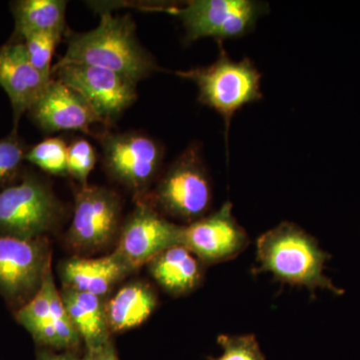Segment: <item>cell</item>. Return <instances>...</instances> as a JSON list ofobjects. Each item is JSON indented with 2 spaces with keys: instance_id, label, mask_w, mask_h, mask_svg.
<instances>
[{
  "instance_id": "25",
  "label": "cell",
  "mask_w": 360,
  "mask_h": 360,
  "mask_svg": "<svg viewBox=\"0 0 360 360\" xmlns=\"http://www.w3.org/2000/svg\"><path fill=\"white\" fill-rule=\"evenodd\" d=\"M25 158L20 142L14 139H0V186L13 179Z\"/></svg>"
},
{
  "instance_id": "15",
  "label": "cell",
  "mask_w": 360,
  "mask_h": 360,
  "mask_svg": "<svg viewBox=\"0 0 360 360\" xmlns=\"http://www.w3.org/2000/svg\"><path fill=\"white\" fill-rule=\"evenodd\" d=\"M131 271L115 251L108 257L92 259L70 258L63 262L60 269L65 288L101 298Z\"/></svg>"
},
{
  "instance_id": "18",
  "label": "cell",
  "mask_w": 360,
  "mask_h": 360,
  "mask_svg": "<svg viewBox=\"0 0 360 360\" xmlns=\"http://www.w3.org/2000/svg\"><path fill=\"white\" fill-rule=\"evenodd\" d=\"M158 305L155 291L148 284L130 283L105 304L106 319L111 333H122L141 326Z\"/></svg>"
},
{
  "instance_id": "13",
  "label": "cell",
  "mask_w": 360,
  "mask_h": 360,
  "mask_svg": "<svg viewBox=\"0 0 360 360\" xmlns=\"http://www.w3.org/2000/svg\"><path fill=\"white\" fill-rule=\"evenodd\" d=\"M28 111L40 129L49 134L63 130L90 134L92 125L103 124L82 94L56 78H52Z\"/></svg>"
},
{
  "instance_id": "26",
  "label": "cell",
  "mask_w": 360,
  "mask_h": 360,
  "mask_svg": "<svg viewBox=\"0 0 360 360\" xmlns=\"http://www.w3.org/2000/svg\"><path fill=\"white\" fill-rule=\"evenodd\" d=\"M80 360H120L111 340L98 347L85 348L84 356Z\"/></svg>"
},
{
  "instance_id": "19",
  "label": "cell",
  "mask_w": 360,
  "mask_h": 360,
  "mask_svg": "<svg viewBox=\"0 0 360 360\" xmlns=\"http://www.w3.org/2000/svg\"><path fill=\"white\" fill-rule=\"evenodd\" d=\"M68 2L63 0H21L14 4L18 34L49 32L65 34Z\"/></svg>"
},
{
  "instance_id": "4",
  "label": "cell",
  "mask_w": 360,
  "mask_h": 360,
  "mask_svg": "<svg viewBox=\"0 0 360 360\" xmlns=\"http://www.w3.org/2000/svg\"><path fill=\"white\" fill-rule=\"evenodd\" d=\"M212 201L200 149L191 146L162 174L148 202L160 212L191 224L205 217Z\"/></svg>"
},
{
  "instance_id": "1",
  "label": "cell",
  "mask_w": 360,
  "mask_h": 360,
  "mask_svg": "<svg viewBox=\"0 0 360 360\" xmlns=\"http://www.w3.org/2000/svg\"><path fill=\"white\" fill-rule=\"evenodd\" d=\"M68 65L106 68L136 84L158 70L155 59L137 39L131 15L115 16L110 11H101V21L94 30L68 37L65 56L52 70Z\"/></svg>"
},
{
  "instance_id": "20",
  "label": "cell",
  "mask_w": 360,
  "mask_h": 360,
  "mask_svg": "<svg viewBox=\"0 0 360 360\" xmlns=\"http://www.w3.org/2000/svg\"><path fill=\"white\" fill-rule=\"evenodd\" d=\"M58 291L51 266L47 270L44 283L37 295L15 311L16 321L30 333V335H34L49 321L51 314L52 300Z\"/></svg>"
},
{
  "instance_id": "17",
  "label": "cell",
  "mask_w": 360,
  "mask_h": 360,
  "mask_svg": "<svg viewBox=\"0 0 360 360\" xmlns=\"http://www.w3.org/2000/svg\"><path fill=\"white\" fill-rule=\"evenodd\" d=\"M60 296L85 348L98 347L111 340L103 298L65 286Z\"/></svg>"
},
{
  "instance_id": "27",
  "label": "cell",
  "mask_w": 360,
  "mask_h": 360,
  "mask_svg": "<svg viewBox=\"0 0 360 360\" xmlns=\"http://www.w3.org/2000/svg\"><path fill=\"white\" fill-rule=\"evenodd\" d=\"M37 360H80V357L72 352H58L44 348L37 352Z\"/></svg>"
},
{
  "instance_id": "10",
  "label": "cell",
  "mask_w": 360,
  "mask_h": 360,
  "mask_svg": "<svg viewBox=\"0 0 360 360\" xmlns=\"http://www.w3.org/2000/svg\"><path fill=\"white\" fill-rule=\"evenodd\" d=\"M250 243L248 233L236 221L231 202L217 212L187 225H181L179 245L193 252L202 264L229 262Z\"/></svg>"
},
{
  "instance_id": "16",
  "label": "cell",
  "mask_w": 360,
  "mask_h": 360,
  "mask_svg": "<svg viewBox=\"0 0 360 360\" xmlns=\"http://www.w3.org/2000/svg\"><path fill=\"white\" fill-rule=\"evenodd\" d=\"M148 266L156 283L175 296L195 290L203 277L202 262L180 245L163 250L148 262Z\"/></svg>"
},
{
  "instance_id": "7",
  "label": "cell",
  "mask_w": 360,
  "mask_h": 360,
  "mask_svg": "<svg viewBox=\"0 0 360 360\" xmlns=\"http://www.w3.org/2000/svg\"><path fill=\"white\" fill-rule=\"evenodd\" d=\"M99 141L108 174L137 195L148 193L165 158L160 142L139 132H106Z\"/></svg>"
},
{
  "instance_id": "14",
  "label": "cell",
  "mask_w": 360,
  "mask_h": 360,
  "mask_svg": "<svg viewBox=\"0 0 360 360\" xmlns=\"http://www.w3.org/2000/svg\"><path fill=\"white\" fill-rule=\"evenodd\" d=\"M51 79L32 65L22 44L0 47V85L11 98L15 125L21 115L30 110L41 96Z\"/></svg>"
},
{
  "instance_id": "23",
  "label": "cell",
  "mask_w": 360,
  "mask_h": 360,
  "mask_svg": "<svg viewBox=\"0 0 360 360\" xmlns=\"http://www.w3.org/2000/svg\"><path fill=\"white\" fill-rule=\"evenodd\" d=\"M217 342L221 347V354L208 357V360H266L255 335H221Z\"/></svg>"
},
{
  "instance_id": "9",
  "label": "cell",
  "mask_w": 360,
  "mask_h": 360,
  "mask_svg": "<svg viewBox=\"0 0 360 360\" xmlns=\"http://www.w3.org/2000/svg\"><path fill=\"white\" fill-rule=\"evenodd\" d=\"M51 75L82 94L105 125L117 120L137 98L136 82L106 68L68 65L53 68Z\"/></svg>"
},
{
  "instance_id": "3",
  "label": "cell",
  "mask_w": 360,
  "mask_h": 360,
  "mask_svg": "<svg viewBox=\"0 0 360 360\" xmlns=\"http://www.w3.org/2000/svg\"><path fill=\"white\" fill-rule=\"evenodd\" d=\"M175 73L196 84L198 101L221 115L226 134L234 115L262 98V75L257 68L248 58L232 60L224 49L212 65Z\"/></svg>"
},
{
  "instance_id": "5",
  "label": "cell",
  "mask_w": 360,
  "mask_h": 360,
  "mask_svg": "<svg viewBox=\"0 0 360 360\" xmlns=\"http://www.w3.org/2000/svg\"><path fill=\"white\" fill-rule=\"evenodd\" d=\"M265 7L251 0H191L182 7L149 6L146 9L179 18L188 41L205 37L222 41L248 34L264 15Z\"/></svg>"
},
{
  "instance_id": "21",
  "label": "cell",
  "mask_w": 360,
  "mask_h": 360,
  "mask_svg": "<svg viewBox=\"0 0 360 360\" xmlns=\"http://www.w3.org/2000/svg\"><path fill=\"white\" fill-rule=\"evenodd\" d=\"M68 149L63 139L51 137L30 149L25 158L47 174L65 176L68 174Z\"/></svg>"
},
{
  "instance_id": "22",
  "label": "cell",
  "mask_w": 360,
  "mask_h": 360,
  "mask_svg": "<svg viewBox=\"0 0 360 360\" xmlns=\"http://www.w3.org/2000/svg\"><path fill=\"white\" fill-rule=\"evenodd\" d=\"M20 37L25 40L22 44L32 65L45 77H51L52 56L63 35L56 32H37L25 33Z\"/></svg>"
},
{
  "instance_id": "12",
  "label": "cell",
  "mask_w": 360,
  "mask_h": 360,
  "mask_svg": "<svg viewBox=\"0 0 360 360\" xmlns=\"http://www.w3.org/2000/svg\"><path fill=\"white\" fill-rule=\"evenodd\" d=\"M181 225L168 221L148 201H139L122 226L115 250L134 271L163 250L179 245Z\"/></svg>"
},
{
  "instance_id": "2",
  "label": "cell",
  "mask_w": 360,
  "mask_h": 360,
  "mask_svg": "<svg viewBox=\"0 0 360 360\" xmlns=\"http://www.w3.org/2000/svg\"><path fill=\"white\" fill-rule=\"evenodd\" d=\"M326 255L315 239L297 225L283 222L257 240L258 271L269 272L283 283L335 290L323 276Z\"/></svg>"
},
{
  "instance_id": "24",
  "label": "cell",
  "mask_w": 360,
  "mask_h": 360,
  "mask_svg": "<svg viewBox=\"0 0 360 360\" xmlns=\"http://www.w3.org/2000/svg\"><path fill=\"white\" fill-rule=\"evenodd\" d=\"M96 163V153L89 141L82 139H77L68 146V174L77 179L82 186H87V179Z\"/></svg>"
},
{
  "instance_id": "6",
  "label": "cell",
  "mask_w": 360,
  "mask_h": 360,
  "mask_svg": "<svg viewBox=\"0 0 360 360\" xmlns=\"http://www.w3.org/2000/svg\"><path fill=\"white\" fill-rule=\"evenodd\" d=\"M63 207L45 182L30 176L0 191V236L44 238L58 224Z\"/></svg>"
},
{
  "instance_id": "11",
  "label": "cell",
  "mask_w": 360,
  "mask_h": 360,
  "mask_svg": "<svg viewBox=\"0 0 360 360\" xmlns=\"http://www.w3.org/2000/svg\"><path fill=\"white\" fill-rule=\"evenodd\" d=\"M120 196L105 187L87 186L75 195L68 241L78 250H96L108 245L120 224Z\"/></svg>"
},
{
  "instance_id": "8",
  "label": "cell",
  "mask_w": 360,
  "mask_h": 360,
  "mask_svg": "<svg viewBox=\"0 0 360 360\" xmlns=\"http://www.w3.org/2000/svg\"><path fill=\"white\" fill-rule=\"evenodd\" d=\"M51 266L49 240L0 236V295L20 309L37 295Z\"/></svg>"
}]
</instances>
